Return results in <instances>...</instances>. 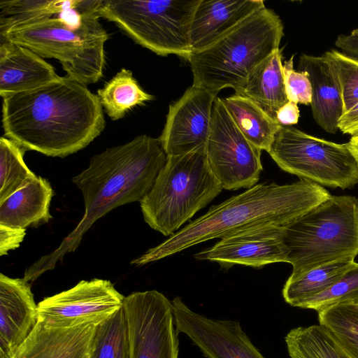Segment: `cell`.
Wrapping results in <instances>:
<instances>
[{
    "label": "cell",
    "instance_id": "obj_25",
    "mask_svg": "<svg viewBox=\"0 0 358 358\" xmlns=\"http://www.w3.org/2000/svg\"><path fill=\"white\" fill-rule=\"evenodd\" d=\"M355 262L343 260L313 268L296 278H288L282 294L284 300L297 307L304 301L327 289L338 280Z\"/></svg>",
    "mask_w": 358,
    "mask_h": 358
},
{
    "label": "cell",
    "instance_id": "obj_20",
    "mask_svg": "<svg viewBox=\"0 0 358 358\" xmlns=\"http://www.w3.org/2000/svg\"><path fill=\"white\" fill-rule=\"evenodd\" d=\"M96 326L49 329L38 321L10 358H85Z\"/></svg>",
    "mask_w": 358,
    "mask_h": 358
},
{
    "label": "cell",
    "instance_id": "obj_17",
    "mask_svg": "<svg viewBox=\"0 0 358 358\" xmlns=\"http://www.w3.org/2000/svg\"><path fill=\"white\" fill-rule=\"evenodd\" d=\"M264 7L262 0H200L190 24L193 52L210 45Z\"/></svg>",
    "mask_w": 358,
    "mask_h": 358
},
{
    "label": "cell",
    "instance_id": "obj_33",
    "mask_svg": "<svg viewBox=\"0 0 358 358\" xmlns=\"http://www.w3.org/2000/svg\"><path fill=\"white\" fill-rule=\"evenodd\" d=\"M285 90L288 101L310 104L312 88L307 73L294 69V55L283 64Z\"/></svg>",
    "mask_w": 358,
    "mask_h": 358
},
{
    "label": "cell",
    "instance_id": "obj_16",
    "mask_svg": "<svg viewBox=\"0 0 358 358\" xmlns=\"http://www.w3.org/2000/svg\"><path fill=\"white\" fill-rule=\"evenodd\" d=\"M38 322L28 281L0 274V358H10Z\"/></svg>",
    "mask_w": 358,
    "mask_h": 358
},
{
    "label": "cell",
    "instance_id": "obj_27",
    "mask_svg": "<svg viewBox=\"0 0 358 358\" xmlns=\"http://www.w3.org/2000/svg\"><path fill=\"white\" fill-rule=\"evenodd\" d=\"M319 324L348 358H358V303L338 304L317 312Z\"/></svg>",
    "mask_w": 358,
    "mask_h": 358
},
{
    "label": "cell",
    "instance_id": "obj_14",
    "mask_svg": "<svg viewBox=\"0 0 358 358\" xmlns=\"http://www.w3.org/2000/svg\"><path fill=\"white\" fill-rule=\"evenodd\" d=\"M216 98L217 94L192 85L170 105L158 138L167 157L187 154L206 146Z\"/></svg>",
    "mask_w": 358,
    "mask_h": 358
},
{
    "label": "cell",
    "instance_id": "obj_39",
    "mask_svg": "<svg viewBox=\"0 0 358 358\" xmlns=\"http://www.w3.org/2000/svg\"><path fill=\"white\" fill-rule=\"evenodd\" d=\"M85 358H89V355H87L85 357Z\"/></svg>",
    "mask_w": 358,
    "mask_h": 358
},
{
    "label": "cell",
    "instance_id": "obj_7",
    "mask_svg": "<svg viewBox=\"0 0 358 358\" xmlns=\"http://www.w3.org/2000/svg\"><path fill=\"white\" fill-rule=\"evenodd\" d=\"M222 189L209 167L206 146L167 157L152 187L140 202L144 220L152 229L171 236Z\"/></svg>",
    "mask_w": 358,
    "mask_h": 358
},
{
    "label": "cell",
    "instance_id": "obj_26",
    "mask_svg": "<svg viewBox=\"0 0 358 358\" xmlns=\"http://www.w3.org/2000/svg\"><path fill=\"white\" fill-rule=\"evenodd\" d=\"M90 0H11L0 2V33L17 24L81 9Z\"/></svg>",
    "mask_w": 358,
    "mask_h": 358
},
{
    "label": "cell",
    "instance_id": "obj_2",
    "mask_svg": "<svg viewBox=\"0 0 358 358\" xmlns=\"http://www.w3.org/2000/svg\"><path fill=\"white\" fill-rule=\"evenodd\" d=\"M167 160L158 138L146 134L93 156L87 168L72 178L81 191L85 213L75 229L50 253L42 256L24 272L29 282L54 269L74 252L92 225L110 210L141 202L152 187Z\"/></svg>",
    "mask_w": 358,
    "mask_h": 358
},
{
    "label": "cell",
    "instance_id": "obj_12",
    "mask_svg": "<svg viewBox=\"0 0 358 358\" xmlns=\"http://www.w3.org/2000/svg\"><path fill=\"white\" fill-rule=\"evenodd\" d=\"M124 299L110 280H83L39 302L38 321L49 329L98 326L122 307Z\"/></svg>",
    "mask_w": 358,
    "mask_h": 358
},
{
    "label": "cell",
    "instance_id": "obj_15",
    "mask_svg": "<svg viewBox=\"0 0 358 358\" xmlns=\"http://www.w3.org/2000/svg\"><path fill=\"white\" fill-rule=\"evenodd\" d=\"M283 227L262 224L238 231L196 253L194 257L217 262L225 269L235 264L259 268L272 263L287 262L289 252L283 241Z\"/></svg>",
    "mask_w": 358,
    "mask_h": 358
},
{
    "label": "cell",
    "instance_id": "obj_13",
    "mask_svg": "<svg viewBox=\"0 0 358 358\" xmlns=\"http://www.w3.org/2000/svg\"><path fill=\"white\" fill-rule=\"evenodd\" d=\"M171 302L176 329L206 358H266L238 321L208 317L192 310L179 296Z\"/></svg>",
    "mask_w": 358,
    "mask_h": 358
},
{
    "label": "cell",
    "instance_id": "obj_6",
    "mask_svg": "<svg viewBox=\"0 0 358 358\" xmlns=\"http://www.w3.org/2000/svg\"><path fill=\"white\" fill-rule=\"evenodd\" d=\"M289 278L358 255V199L332 196L283 227Z\"/></svg>",
    "mask_w": 358,
    "mask_h": 358
},
{
    "label": "cell",
    "instance_id": "obj_5",
    "mask_svg": "<svg viewBox=\"0 0 358 358\" xmlns=\"http://www.w3.org/2000/svg\"><path fill=\"white\" fill-rule=\"evenodd\" d=\"M280 17L265 7L248 17L188 61L193 85L215 94L226 87L238 94L252 71L279 49L284 35Z\"/></svg>",
    "mask_w": 358,
    "mask_h": 358
},
{
    "label": "cell",
    "instance_id": "obj_19",
    "mask_svg": "<svg viewBox=\"0 0 358 358\" xmlns=\"http://www.w3.org/2000/svg\"><path fill=\"white\" fill-rule=\"evenodd\" d=\"M298 70L307 73L310 81L313 119L326 132L336 134L344 108L339 83L331 65L324 55L302 54Z\"/></svg>",
    "mask_w": 358,
    "mask_h": 358
},
{
    "label": "cell",
    "instance_id": "obj_28",
    "mask_svg": "<svg viewBox=\"0 0 358 358\" xmlns=\"http://www.w3.org/2000/svg\"><path fill=\"white\" fill-rule=\"evenodd\" d=\"M285 341L290 358H348L320 324L292 329Z\"/></svg>",
    "mask_w": 358,
    "mask_h": 358
},
{
    "label": "cell",
    "instance_id": "obj_3",
    "mask_svg": "<svg viewBox=\"0 0 358 358\" xmlns=\"http://www.w3.org/2000/svg\"><path fill=\"white\" fill-rule=\"evenodd\" d=\"M331 196L322 185L306 179L286 185L263 182L212 206L164 242L131 262L135 266L175 255L213 238L262 224L285 227Z\"/></svg>",
    "mask_w": 358,
    "mask_h": 358
},
{
    "label": "cell",
    "instance_id": "obj_34",
    "mask_svg": "<svg viewBox=\"0 0 358 358\" xmlns=\"http://www.w3.org/2000/svg\"><path fill=\"white\" fill-rule=\"evenodd\" d=\"M25 229L12 228L0 224V256L17 248L25 236Z\"/></svg>",
    "mask_w": 358,
    "mask_h": 358
},
{
    "label": "cell",
    "instance_id": "obj_36",
    "mask_svg": "<svg viewBox=\"0 0 358 358\" xmlns=\"http://www.w3.org/2000/svg\"><path fill=\"white\" fill-rule=\"evenodd\" d=\"M338 130L351 137L358 136V103L341 117Z\"/></svg>",
    "mask_w": 358,
    "mask_h": 358
},
{
    "label": "cell",
    "instance_id": "obj_24",
    "mask_svg": "<svg viewBox=\"0 0 358 358\" xmlns=\"http://www.w3.org/2000/svg\"><path fill=\"white\" fill-rule=\"evenodd\" d=\"M96 95L104 112L112 120L124 117L135 106L154 98L141 87L131 71L124 68L99 89Z\"/></svg>",
    "mask_w": 358,
    "mask_h": 358
},
{
    "label": "cell",
    "instance_id": "obj_23",
    "mask_svg": "<svg viewBox=\"0 0 358 358\" xmlns=\"http://www.w3.org/2000/svg\"><path fill=\"white\" fill-rule=\"evenodd\" d=\"M222 99L244 136L260 150L268 152L282 126L245 96L235 93Z\"/></svg>",
    "mask_w": 358,
    "mask_h": 358
},
{
    "label": "cell",
    "instance_id": "obj_21",
    "mask_svg": "<svg viewBox=\"0 0 358 358\" xmlns=\"http://www.w3.org/2000/svg\"><path fill=\"white\" fill-rule=\"evenodd\" d=\"M55 193L50 182L37 177L0 202V224L16 229L38 227L52 219L50 207Z\"/></svg>",
    "mask_w": 358,
    "mask_h": 358
},
{
    "label": "cell",
    "instance_id": "obj_10",
    "mask_svg": "<svg viewBox=\"0 0 358 358\" xmlns=\"http://www.w3.org/2000/svg\"><path fill=\"white\" fill-rule=\"evenodd\" d=\"M262 150L242 134L222 98L213 103L206 153L209 167L223 189H249L257 184L263 169Z\"/></svg>",
    "mask_w": 358,
    "mask_h": 358
},
{
    "label": "cell",
    "instance_id": "obj_38",
    "mask_svg": "<svg viewBox=\"0 0 358 358\" xmlns=\"http://www.w3.org/2000/svg\"><path fill=\"white\" fill-rule=\"evenodd\" d=\"M348 145L358 163V136L351 137Z\"/></svg>",
    "mask_w": 358,
    "mask_h": 358
},
{
    "label": "cell",
    "instance_id": "obj_37",
    "mask_svg": "<svg viewBox=\"0 0 358 358\" xmlns=\"http://www.w3.org/2000/svg\"><path fill=\"white\" fill-rule=\"evenodd\" d=\"M299 118V109L297 103L288 101L276 113L275 120L283 127L296 124Z\"/></svg>",
    "mask_w": 358,
    "mask_h": 358
},
{
    "label": "cell",
    "instance_id": "obj_8",
    "mask_svg": "<svg viewBox=\"0 0 358 358\" xmlns=\"http://www.w3.org/2000/svg\"><path fill=\"white\" fill-rule=\"evenodd\" d=\"M200 0H101L98 14L115 23L136 43L157 55L188 60L189 30Z\"/></svg>",
    "mask_w": 358,
    "mask_h": 358
},
{
    "label": "cell",
    "instance_id": "obj_32",
    "mask_svg": "<svg viewBox=\"0 0 358 358\" xmlns=\"http://www.w3.org/2000/svg\"><path fill=\"white\" fill-rule=\"evenodd\" d=\"M323 55L337 76L345 113L358 103V59L336 50L327 51Z\"/></svg>",
    "mask_w": 358,
    "mask_h": 358
},
{
    "label": "cell",
    "instance_id": "obj_11",
    "mask_svg": "<svg viewBox=\"0 0 358 358\" xmlns=\"http://www.w3.org/2000/svg\"><path fill=\"white\" fill-rule=\"evenodd\" d=\"M129 358H178L179 332L172 302L157 290L124 296Z\"/></svg>",
    "mask_w": 358,
    "mask_h": 358
},
{
    "label": "cell",
    "instance_id": "obj_31",
    "mask_svg": "<svg viewBox=\"0 0 358 358\" xmlns=\"http://www.w3.org/2000/svg\"><path fill=\"white\" fill-rule=\"evenodd\" d=\"M358 303V263L325 291L304 301L298 308L317 312L344 303Z\"/></svg>",
    "mask_w": 358,
    "mask_h": 358
},
{
    "label": "cell",
    "instance_id": "obj_22",
    "mask_svg": "<svg viewBox=\"0 0 358 358\" xmlns=\"http://www.w3.org/2000/svg\"><path fill=\"white\" fill-rule=\"evenodd\" d=\"M282 68L278 49L252 71L238 94L249 98L275 119L278 109L288 101Z\"/></svg>",
    "mask_w": 358,
    "mask_h": 358
},
{
    "label": "cell",
    "instance_id": "obj_4",
    "mask_svg": "<svg viewBox=\"0 0 358 358\" xmlns=\"http://www.w3.org/2000/svg\"><path fill=\"white\" fill-rule=\"evenodd\" d=\"M100 3L90 0L81 9L17 24L0 38L58 60L67 76L85 85L95 83L103 76L108 38L99 22Z\"/></svg>",
    "mask_w": 358,
    "mask_h": 358
},
{
    "label": "cell",
    "instance_id": "obj_1",
    "mask_svg": "<svg viewBox=\"0 0 358 358\" xmlns=\"http://www.w3.org/2000/svg\"><path fill=\"white\" fill-rule=\"evenodd\" d=\"M2 99L3 136L25 150L65 157L87 147L105 127L97 95L67 76Z\"/></svg>",
    "mask_w": 358,
    "mask_h": 358
},
{
    "label": "cell",
    "instance_id": "obj_29",
    "mask_svg": "<svg viewBox=\"0 0 358 358\" xmlns=\"http://www.w3.org/2000/svg\"><path fill=\"white\" fill-rule=\"evenodd\" d=\"M25 151L5 136L0 138V202L37 177L24 161Z\"/></svg>",
    "mask_w": 358,
    "mask_h": 358
},
{
    "label": "cell",
    "instance_id": "obj_18",
    "mask_svg": "<svg viewBox=\"0 0 358 358\" xmlns=\"http://www.w3.org/2000/svg\"><path fill=\"white\" fill-rule=\"evenodd\" d=\"M60 78L31 50L7 40L0 43V95L36 89Z\"/></svg>",
    "mask_w": 358,
    "mask_h": 358
},
{
    "label": "cell",
    "instance_id": "obj_9",
    "mask_svg": "<svg viewBox=\"0 0 358 358\" xmlns=\"http://www.w3.org/2000/svg\"><path fill=\"white\" fill-rule=\"evenodd\" d=\"M283 171L342 189L358 183V163L348 143H336L282 127L268 152Z\"/></svg>",
    "mask_w": 358,
    "mask_h": 358
},
{
    "label": "cell",
    "instance_id": "obj_30",
    "mask_svg": "<svg viewBox=\"0 0 358 358\" xmlns=\"http://www.w3.org/2000/svg\"><path fill=\"white\" fill-rule=\"evenodd\" d=\"M89 358H129V336L123 307L96 326Z\"/></svg>",
    "mask_w": 358,
    "mask_h": 358
},
{
    "label": "cell",
    "instance_id": "obj_35",
    "mask_svg": "<svg viewBox=\"0 0 358 358\" xmlns=\"http://www.w3.org/2000/svg\"><path fill=\"white\" fill-rule=\"evenodd\" d=\"M335 45L344 54L358 59V28L348 34L339 35L335 41Z\"/></svg>",
    "mask_w": 358,
    "mask_h": 358
}]
</instances>
